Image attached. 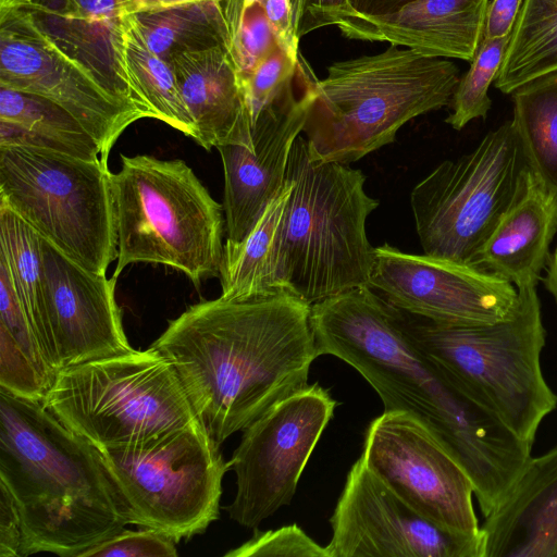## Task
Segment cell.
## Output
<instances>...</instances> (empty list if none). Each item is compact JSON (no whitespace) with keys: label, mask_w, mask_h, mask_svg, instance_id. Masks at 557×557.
<instances>
[{"label":"cell","mask_w":557,"mask_h":557,"mask_svg":"<svg viewBox=\"0 0 557 557\" xmlns=\"http://www.w3.org/2000/svg\"><path fill=\"white\" fill-rule=\"evenodd\" d=\"M122 0H12L7 8L25 16L54 47L81 64L114 97L152 113L136 96L120 55ZM1 10V9H0Z\"/></svg>","instance_id":"cell-19"},{"label":"cell","mask_w":557,"mask_h":557,"mask_svg":"<svg viewBox=\"0 0 557 557\" xmlns=\"http://www.w3.org/2000/svg\"><path fill=\"white\" fill-rule=\"evenodd\" d=\"M22 521L15 500L0 482V557H22Z\"/></svg>","instance_id":"cell-36"},{"label":"cell","mask_w":557,"mask_h":557,"mask_svg":"<svg viewBox=\"0 0 557 557\" xmlns=\"http://www.w3.org/2000/svg\"><path fill=\"white\" fill-rule=\"evenodd\" d=\"M329 521V557H483L481 537L451 533L419 515L362 456L351 466Z\"/></svg>","instance_id":"cell-17"},{"label":"cell","mask_w":557,"mask_h":557,"mask_svg":"<svg viewBox=\"0 0 557 557\" xmlns=\"http://www.w3.org/2000/svg\"><path fill=\"white\" fill-rule=\"evenodd\" d=\"M294 29L299 40L305 35L355 16L348 0H289Z\"/></svg>","instance_id":"cell-35"},{"label":"cell","mask_w":557,"mask_h":557,"mask_svg":"<svg viewBox=\"0 0 557 557\" xmlns=\"http://www.w3.org/2000/svg\"><path fill=\"white\" fill-rule=\"evenodd\" d=\"M286 177L292 191L280 232L281 290L313 305L369 286L374 248L366 222L380 202L366 193V175L347 164L312 160L299 136Z\"/></svg>","instance_id":"cell-5"},{"label":"cell","mask_w":557,"mask_h":557,"mask_svg":"<svg viewBox=\"0 0 557 557\" xmlns=\"http://www.w3.org/2000/svg\"><path fill=\"white\" fill-rule=\"evenodd\" d=\"M208 0H122L120 4L121 16L139 13L157 12L188 5ZM221 1V0H218Z\"/></svg>","instance_id":"cell-39"},{"label":"cell","mask_w":557,"mask_h":557,"mask_svg":"<svg viewBox=\"0 0 557 557\" xmlns=\"http://www.w3.org/2000/svg\"><path fill=\"white\" fill-rule=\"evenodd\" d=\"M528 172L511 121L488 132L472 151L441 162L410 194L423 252L471 265L521 194Z\"/></svg>","instance_id":"cell-11"},{"label":"cell","mask_w":557,"mask_h":557,"mask_svg":"<svg viewBox=\"0 0 557 557\" xmlns=\"http://www.w3.org/2000/svg\"><path fill=\"white\" fill-rule=\"evenodd\" d=\"M134 16L149 48L168 63L181 54L228 49L221 1H201Z\"/></svg>","instance_id":"cell-28"},{"label":"cell","mask_w":557,"mask_h":557,"mask_svg":"<svg viewBox=\"0 0 557 557\" xmlns=\"http://www.w3.org/2000/svg\"><path fill=\"white\" fill-rule=\"evenodd\" d=\"M12 0H0V9L7 8Z\"/></svg>","instance_id":"cell-42"},{"label":"cell","mask_w":557,"mask_h":557,"mask_svg":"<svg viewBox=\"0 0 557 557\" xmlns=\"http://www.w3.org/2000/svg\"><path fill=\"white\" fill-rule=\"evenodd\" d=\"M267 15L280 45L289 54L297 57L299 40L295 35L293 11L289 0H263Z\"/></svg>","instance_id":"cell-37"},{"label":"cell","mask_w":557,"mask_h":557,"mask_svg":"<svg viewBox=\"0 0 557 557\" xmlns=\"http://www.w3.org/2000/svg\"><path fill=\"white\" fill-rule=\"evenodd\" d=\"M510 35L482 38L470 67L459 78L451 98L453 111L445 120L454 129H462L474 119H486L492 107L488 89L498 76Z\"/></svg>","instance_id":"cell-31"},{"label":"cell","mask_w":557,"mask_h":557,"mask_svg":"<svg viewBox=\"0 0 557 557\" xmlns=\"http://www.w3.org/2000/svg\"><path fill=\"white\" fill-rule=\"evenodd\" d=\"M0 482L21 516L22 557H78L129 524L96 448L42 401L2 388Z\"/></svg>","instance_id":"cell-3"},{"label":"cell","mask_w":557,"mask_h":557,"mask_svg":"<svg viewBox=\"0 0 557 557\" xmlns=\"http://www.w3.org/2000/svg\"><path fill=\"white\" fill-rule=\"evenodd\" d=\"M557 70V0H523L494 86L511 94Z\"/></svg>","instance_id":"cell-29"},{"label":"cell","mask_w":557,"mask_h":557,"mask_svg":"<svg viewBox=\"0 0 557 557\" xmlns=\"http://www.w3.org/2000/svg\"><path fill=\"white\" fill-rule=\"evenodd\" d=\"M175 544L169 536L151 529H124L113 537L86 549L78 557H175Z\"/></svg>","instance_id":"cell-34"},{"label":"cell","mask_w":557,"mask_h":557,"mask_svg":"<svg viewBox=\"0 0 557 557\" xmlns=\"http://www.w3.org/2000/svg\"><path fill=\"white\" fill-rule=\"evenodd\" d=\"M0 146L37 147L91 161L103 159L98 141L65 109L44 97L5 87H0Z\"/></svg>","instance_id":"cell-24"},{"label":"cell","mask_w":557,"mask_h":557,"mask_svg":"<svg viewBox=\"0 0 557 557\" xmlns=\"http://www.w3.org/2000/svg\"><path fill=\"white\" fill-rule=\"evenodd\" d=\"M488 0H412L380 16L355 15L338 24L350 39L388 41L431 58L471 61Z\"/></svg>","instance_id":"cell-20"},{"label":"cell","mask_w":557,"mask_h":557,"mask_svg":"<svg viewBox=\"0 0 557 557\" xmlns=\"http://www.w3.org/2000/svg\"><path fill=\"white\" fill-rule=\"evenodd\" d=\"M541 280L557 304V245L550 252L545 268V275Z\"/></svg>","instance_id":"cell-41"},{"label":"cell","mask_w":557,"mask_h":557,"mask_svg":"<svg viewBox=\"0 0 557 557\" xmlns=\"http://www.w3.org/2000/svg\"><path fill=\"white\" fill-rule=\"evenodd\" d=\"M311 305L288 293L190 306L151 345L175 369L220 445L309 385L319 357Z\"/></svg>","instance_id":"cell-2"},{"label":"cell","mask_w":557,"mask_h":557,"mask_svg":"<svg viewBox=\"0 0 557 557\" xmlns=\"http://www.w3.org/2000/svg\"><path fill=\"white\" fill-rule=\"evenodd\" d=\"M44 405L95 447L144 444L199 420L172 363L152 346L59 371Z\"/></svg>","instance_id":"cell-8"},{"label":"cell","mask_w":557,"mask_h":557,"mask_svg":"<svg viewBox=\"0 0 557 557\" xmlns=\"http://www.w3.org/2000/svg\"><path fill=\"white\" fill-rule=\"evenodd\" d=\"M412 0H348L356 15L380 16L399 10Z\"/></svg>","instance_id":"cell-40"},{"label":"cell","mask_w":557,"mask_h":557,"mask_svg":"<svg viewBox=\"0 0 557 557\" xmlns=\"http://www.w3.org/2000/svg\"><path fill=\"white\" fill-rule=\"evenodd\" d=\"M219 446L197 420L144 444L94 447L129 524L178 543L219 518L222 480L230 467Z\"/></svg>","instance_id":"cell-10"},{"label":"cell","mask_w":557,"mask_h":557,"mask_svg":"<svg viewBox=\"0 0 557 557\" xmlns=\"http://www.w3.org/2000/svg\"><path fill=\"white\" fill-rule=\"evenodd\" d=\"M0 87L40 96L65 109L98 141L106 160L122 133L145 117L12 9L0 10Z\"/></svg>","instance_id":"cell-16"},{"label":"cell","mask_w":557,"mask_h":557,"mask_svg":"<svg viewBox=\"0 0 557 557\" xmlns=\"http://www.w3.org/2000/svg\"><path fill=\"white\" fill-rule=\"evenodd\" d=\"M310 321L319 357L345 361L385 410L421 421L470 478L484 517L500 506L531 459L532 444L421 352L386 299L370 286L357 287L311 305Z\"/></svg>","instance_id":"cell-1"},{"label":"cell","mask_w":557,"mask_h":557,"mask_svg":"<svg viewBox=\"0 0 557 557\" xmlns=\"http://www.w3.org/2000/svg\"><path fill=\"white\" fill-rule=\"evenodd\" d=\"M518 293L512 315L491 324L440 323L392 306L421 352L533 445L543 419L557 407V395L541 366L546 332L536 287Z\"/></svg>","instance_id":"cell-6"},{"label":"cell","mask_w":557,"mask_h":557,"mask_svg":"<svg viewBox=\"0 0 557 557\" xmlns=\"http://www.w3.org/2000/svg\"><path fill=\"white\" fill-rule=\"evenodd\" d=\"M523 0H488L482 38L511 34Z\"/></svg>","instance_id":"cell-38"},{"label":"cell","mask_w":557,"mask_h":557,"mask_svg":"<svg viewBox=\"0 0 557 557\" xmlns=\"http://www.w3.org/2000/svg\"><path fill=\"white\" fill-rule=\"evenodd\" d=\"M361 456L419 515L451 533L481 537L470 478L416 417L384 410L368 425Z\"/></svg>","instance_id":"cell-13"},{"label":"cell","mask_w":557,"mask_h":557,"mask_svg":"<svg viewBox=\"0 0 557 557\" xmlns=\"http://www.w3.org/2000/svg\"><path fill=\"white\" fill-rule=\"evenodd\" d=\"M318 78L299 62L285 85L251 125V147L223 145L226 246L242 243L267 205L283 189L295 140L302 133Z\"/></svg>","instance_id":"cell-15"},{"label":"cell","mask_w":557,"mask_h":557,"mask_svg":"<svg viewBox=\"0 0 557 557\" xmlns=\"http://www.w3.org/2000/svg\"><path fill=\"white\" fill-rule=\"evenodd\" d=\"M111 174L117 234L113 276L136 262L183 272L199 286L219 276L223 258V207L183 160L121 156Z\"/></svg>","instance_id":"cell-7"},{"label":"cell","mask_w":557,"mask_h":557,"mask_svg":"<svg viewBox=\"0 0 557 557\" xmlns=\"http://www.w3.org/2000/svg\"><path fill=\"white\" fill-rule=\"evenodd\" d=\"M111 174L108 160L0 146V202L96 274L117 258Z\"/></svg>","instance_id":"cell-9"},{"label":"cell","mask_w":557,"mask_h":557,"mask_svg":"<svg viewBox=\"0 0 557 557\" xmlns=\"http://www.w3.org/2000/svg\"><path fill=\"white\" fill-rule=\"evenodd\" d=\"M120 55L131 87L153 119L195 139V122L173 70L149 48L134 15L122 17Z\"/></svg>","instance_id":"cell-26"},{"label":"cell","mask_w":557,"mask_h":557,"mask_svg":"<svg viewBox=\"0 0 557 557\" xmlns=\"http://www.w3.org/2000/svg\"><path fill=\"white\" fill-rule=\"evenodd\" d=\"M292 191L283 189L267 205L256 224L235 246L224 245L220 267L221 297L246 300L283 293L278 280V245L284 211Z\"/></svg>","instance_id":"cell-25"},{"label":"cell","mask_w":557,"mask_h":557,"mask_svg":"<svg viewBox=\"0 0 557 557\" xmlns=\"http://www.w3.org/2000/svg\"><path fill=\"white\" fill-rule=\"evenodd\" d=\"M0 329L40 368L57 374L46 362L5 261L0 257Z\"/></svg>","instance_id":"cell-33"},{"label":"cell","mask_w":557,"mask_h":557,"mask_svg":"<svg viewBox=\"0 0 557 557\" xmlns=\"http://www.w3.org/2000/svg\"><path fill=\"white\" fill-rule=\"evenodd\" d=\"M459 78L455 63L395 45L333 63L302 131L311 159L349 165L394 143L408 121L447 106Z\"/></svg>","instance_id":"cell-4"},{"label":"cell","mask_w":557,"mask_h":557,"mask_svg":"<svg viewBox=\"0 0 557 557\" xmlns=\"http://www.w3.org/2000/svg\"><path fill=\"white\" fill-rule=\"evenodd\" d=\"M369 286L394 307L446 324H491L512 315L517 287L483 269L429 255L375 247Z\"/></svg>","instance_id":"cell-14"},{"label":"cell","mask_w":557,"mask_h":557,"mask_svg":"<svg viewBox=\"0 0 557 557\" xmlns=\"http://www.w3.org/2000/svg\"><path fill=\"white\" fill-rule=\"evenodd\" d=\"M481 540L483 557H557V446L531 457Z\"/></svg>","instance_id":"cell-21"},{"label":"cell","mask_w":557,"mask_h":557,"mask_svg":"<svg viewBox=\"0 0 557 557\" xmlns=\"http://www.w3.org/2000/svg\"><path fill=\"white\" fill-rule=\"evenodd\" d=\"M557 233V195L529 170L525 185L475 255L471 265L499 275L517 289L536 287Z\"/></svg>","instance_id":"cell-22"},{"label":"cell","mask_w":557,"mask_h":557,"mask_svg":"<svg viewBox=\"0 0 557 557\" xmlns=\"http://www.w3.org/2000/svg\"><path fill=\"white\" fill-rule=\"evenodd\" d=\"M226 557H329L325 546L319 545L297 524L261 532L255 529L250 540L225 554Z\"/></svg>","instance_id":"cell-32"},{"label":"cell","mask_w":557,"mask_h":557,"mask_svg":"<svg viewBox=\"0 0 557 557\" xmlns=\"http://www.w3.org/2000/svg\"><path fill=\"white\" fill-rule=\"evenodd\" d=\"M336 406L317 382L278 401L243 430L228 462L236 475V494L225 508L232 520L257 529L292 502Z\"/></svg>","instance_id":"cell-12"},{"label":"cell","mask_w":557,"mask_h":557,"mask_svg":"<svg viewBox=\"0 0 557 557\" xmlns=\"http://www.w3.org/2000/svg\"><path fill=\"white\" fill-rule=\"evenodd\" d=\"M45 323L39 346L59 371L133 350L115 301L116 277L92 273L40 236Z\"/></svg>","instance_id":"cell-18"},{"label":"cell","mask_w":557,"mask_h":557,"mask_svg":"<svg viewBox=\"0 0 557 557\" xmlns=\"http://www.w3.org/2000/svg\"><path fill=\"white\" fill-rule=\"evenodd\" d=\"M169 64L200 146L208 151L223 145L252 146L250 121L228 49L181 54Z\"/></svg>","instance_id":"cell-23"},{"label":"cell","mask_w":557,"mask_h":557,"mask_svg":"<svg viewBox=\"0 0 557 557\" xmlns=\"http://www.w3.org/2000/svg\"><path fill=\"white\" fill-rule=\"evenodd\" d=\"M511 121L531 173L557 195V70L512 92Z\"/></svg>","instance_id":"cell-27"},{"label":"cell","mask_w":557,"mask_h":557,"mask_svg":"<svg viewBox=\"0 0 557 557\" xmlns=\"http://www.w3.org/2000/svg\"><path fill=\"white\" fill-rule=\"evenodd\" d=\"M221 4L228 32L230 55L238 78H243L281 45L263 0H221Z\"/></svg>","instance_id":"cell-30"}]
</instances>
